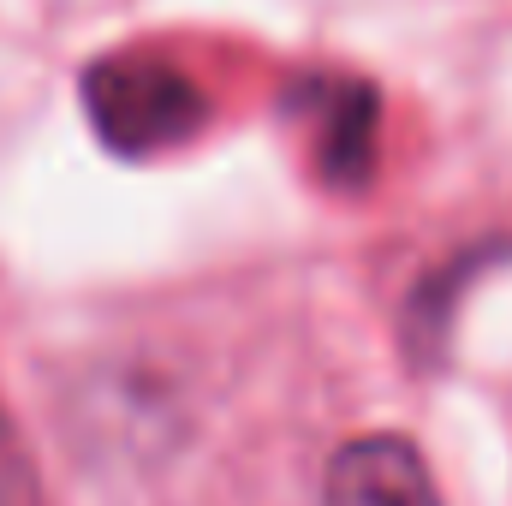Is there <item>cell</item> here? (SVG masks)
I'll use <instances>...</instances> for the list:
<instances>
[{"instance_id": "6da1fadb", "label": "cell", "mask_w": 512, "mask_h": 506, "mask_svg": "<svg viewBox=\"0 0 512 506\" xmlns=\"http://www.w3.org/2000/svg\"><path fill=\"white\" fill-rule=\"evenodd\" d=\"M84 108L120 155H161L203 126V90L155 60H102L84 72Z\"/></svg>"}, {"instance_id": "277c9868", "label": "cell", "mask_w": 512, "mask_h": 506, "mask_svg": "<svg viewBox=\"0 0 512 506\" xmlns=\"http://www.w3.org/2000/svg\"><path fill=\"white\" fill-rule=\"evenodd\" d=\"M0 506H42L30 453H24V441H18V429H12L6 411H0Z\"/></svg>"}, {"instance_id": "7a4b0ae2", "label": "cell", "mask_w": 512, "mask_h": 506, "mask_svg": "<svg viewBox=\"0 0 512 506\" xmlns=\"http://www.w3.org/2000/svg\"><path fill=\"white\" fill-rule=\"evenodd\" d=\"M322 506H441L423 453L405 435H358L334 453Z\"/></svg>"}, {"instance_id": "3957f363", "label": "cell", "mask_w": 512, "mask_h": 506, "mask_svg": "<svg viewBox=\"0 0 512 506\" xmlns=\"http://www.w3.org/2000/svg\"><path fill=\"white\" fill-rule=\"evenodd\" d=\"M370 143H376V102L358 84H334L322 96V173L358 179L370 167Z\"/></svg>"}]
</instances>
